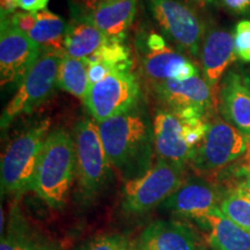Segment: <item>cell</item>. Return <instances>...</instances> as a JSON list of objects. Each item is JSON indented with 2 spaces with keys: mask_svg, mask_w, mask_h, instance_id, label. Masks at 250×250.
<instances>
[{
  "mask_svg": "<svg viewBox=\"0 0 250 250\" xmlns=\"http://www.w3.org/2000/svg\"><path fill=\"white\" fill-rule=\"evenodd\" d=\"M225 7L234 14H250V0H221Z\"/></svg>",
  "mask_w": 250,
  "mask_h": 250,
  "instance_id": "obj_29",
  "label": "cell"
},
{
  "mask_svg": "<svg viewBox=\"0 0 250 250\" xmlns=\"http://www.w3.org/2000/svg\"><path fill=\"white\" fill-rule=\"evenodd\" d=\"M153 88L158 98L174 112L195 110L206 115L214 100L210 83L199 74L183 81L154 83Z\"/></svg>",
  "mask_w": 250,
  "mask_h": 250,
  "instance_id": "obj_12",
  "label": "cell"
},
{
  "mask_svg": "<svg viewBox=\"0 0 250 250\" xmlns=\"http://www.w3.org/2000/svg\"><path fill=\"white\" fill-rule=\"evenodd\" d=\"M145 74L154 83L183 81L199 74L198 67L186 56L175 50L154 30L143 33L138 41Z\"/></svg>",
  "mask_w": 250,
  "mask_h": 250,
  "instance_id": "obj_10",
  "label": "cell"
},
{
  "mask_svg": "<svg viewBox=\"0 0 250 250\" xmlns=\"http://www.w3.org/2000/svg\"><path fill=\"white\" fill-rule=\"evenodd\" d=\"M184 168L160 160L136 179L125 181L122 208L125 213L144 214L169 198L184 180Z\"/></svg>",
  "mask_w": 250,
  "mask_h": 250,
  "instance_id": "obj_4",
  "label": "cell"
},
{
  "mask_svg": "<svg viewBox=\"0 0 250 250\" xmlns=\"http://www.w3.org/2000/svg\"><path fill=\"white\" fill-rule=\"evenodd\" d=\"M221 212L250 233V198L237 191H230L224 196L219 205Z\"/></svg>",
  "mask_w": 250,
  "mask_h": 250,
  "instance_id": "obj_24",
  "label": "cell"
},
{
  "mask_svg": "<svg viewBox=\"0 0 250 250\" xmlns=\"http://www.w3.org/2000/svg\"><path fill=\"white\" fill-rule=\"evenodd\" d=\"M126 243L120 235H103L89 242L83 250H122Z\"/></svg>",
  "mask_w": 250,
  "mask_h": 250,
  "instance_id": "obj_27",
  "label": "cell"
},
{
  "mask_svg": "<svg viewBox=\"0 0 250 250\" xmlns=\"http://www.w3.org/2000/svg\"><path fill=\"white\" fill-rule=\"evenodd\" d=\"M98 125L109 162L125 181L152 167L153 123L144 109L136 107Z\"/></svg>",
  "mask_w": 250,
  "mask_h": 250,
  "instance_id": "obj_1",
  "label": "cell"
},
{
  "mask_svg": "<svg viewBox=\"0 0 250 250\" xmlns=\"http://www.w3.org/2000/svg\"><path fill=\"white\" fill-rule=\"evenodd\" d=\"M73 138L80 188L87 199L93 198L107 184L111 168L96 121L93 118L80 121L76 125Z\"/></svg>",
  "mask_w": 250,
  "mask_h": 250,
  "instance_id": "obj_6",
  "label": "cell"
},
{
  "mask_svg": "<svg viewBox=\"0 0 250 250\" xmlns=\"http://www.w3.org/2000/svg\"><path fill=\"white\" fill-rule=\"evenodd\" d=\"M250 147V138L223 120L210 123L204 140L193 152L190 164L197 171L219 170L239 160Z\"/></svg>",
  "mask_w": 250,
  "mask_h": 250,
  "instance_id": "obj_9",
  "label": "cell"
},
{
  "mask_svg": "<svg viewBox=\"0 0 250 250\" xmlns=\"http://www.w3.org/2000/svg\"><path fill=\"white\" fill-rule=\"evenodd\" d=\"M196 250H208V249H206L205 247H203V246L199 245L198 247H197V249H196Z\"/></svg>",
  "mask_w": 250,
  "mask_h": 250,
  "instance_id": "obj_34",
  "label": "cell"
},
{
  "mask_svg": "<svg viewBox=\"0 0 250 250\" xmlns=\"http://www.w3.org/2000/svg\"><path fill=\"white\" fill-rule=\"evenodd\" d=\"M197 2H204V4H210V2H214L215 0H195Z\"/></svg>",
  "mask_w": 250,
  "mask_h": 250,
  "instance_id": "obj_33",
  "label": "cell"
},
{
  "mask_svg": "<svg viewBox=\"0 0 250 250\" xmlns=\"http://www.w3.org/2000/svg\"><path fill=\"white\" fill-rule=\"evenodd\" d=\"M103 0H76L78 9H79V17L86 18L98 8Z\"/></svg>",
  "mask_w": 250,
  "mask_h": 250,
  "instance_id": "obj_30",
  "label": "cell"
},
{
  "mask_svg": "<svg viewBox=\"0 0 250 250\" xmlns=\"http://www.w3.org/2000/svg\"><path fill=\"white\" fill-rule=\"evenodd\" d=\"M193 220L214 250H250V233L226 217L219 206Z\"/></svg>",
  "mask_w": 250,
  "mask_h": 250,
  "instance_id": "obj_17",
  "label": "cell"
},
{
  "mask_svg": "<svg viewBox=\"0 0 250 250\" xmlns=\"http://www.w3.org/2000/svg\"><path fill=\"white\" fill-rule=\"evenodd\" d=\"M43 49L1 13L0 26V80L1 87L20 83L33 67Z\"/></svg>",
  "mask_w": 250,
  "mask_h": 250,
  "instance_id": "obj_11",
  "label": "cell"
},
{
  "mask_svg": "<svg viewBox=\"0 0 250 250\" xmlns=\"http://www.w3.org/2000/svg\"><path fill=\"white\" fill-rule=\"evenodd\" d=\"M12 22L46 51L65 55V37L68 23L49 9L40 12L9 13Z\"/></svg>",
  "mask_w": 250,
  "mask_h": 250,
  "instance_id": "obj_14",
  "label": "cell"
},
{
  "mask_svg": "<svg viewBox=\"0 0 250 250\" xmlns=\"http://www.w3.org/2000/svg\"><path fill=\"white\" fill-rule=\"evenodd\" d=\"M233 39L237 57L250 62V20H241L236 23Z\"/></svg>",
  "mask_w": 250,
  "mask_h": 250,
  "instance_id": "obj_25",
  "label": "cell"
},
{
  "mask_svg": "<svg viewBox=\"0 0 250 250\" xmlns=\"http://www.w3.org/2000/svg\"><path fill=\"white\" fill-rule=\"evenodd\" d=\"M110 40L87 19L78 17L67 26L65 55L86 62Z\"/></svg>",
  "mask_w": 250,
  "mask_h": 250,
  "instance_id": "obj_21",
  "label": "cell"
},
{
  "mask_svg": "<svg viewBox=\"0 0 250 250\" xmlns=\"http://www.w3.org/2000/svg\"><path fill=\"white\" fill-rule=\"evenodd\" d=\"M224 196L218 188L201 179L186 180L169 198L160 205L171 213L195 219L218 208Z\"/></svg>",
  "mask_w": 250,
  "mask_h": 250,
  "instance_id": "obj_15",
  "label": "cell"
},
{
  "mask_svg": "<svg viewBox=\"0 0 250 250\" xmlns=\"http://www.w3.org/2000/svg\"><path fill=\"white\" fill-rule=\"evenodd\" d=\"M137 12L138 0H103L85 19L109 39L124 41L137 17Z\"/></svg>",
  "mask_w": 250,
  "mask_h": 250,
  "instance_id": "obj_20",
  "label": "cell"
},
{
  "mask_svg": "<svg viewBox=\"0 0 250 250\" xmlns=\"http://www.w3.org/2000/svg\"><path fill=\"white\" fill-rule=\"evenodd\" d=\"M21 250H61V246L52 240L30 235Z\"/></svg>",
  "mask_w": 250,
  "mask_h": 250,
  "instance_id": "obj_28",
  "label": "cell"
},
{
  "mask_svg": "<svg viewBox=\"0 0 250 250\" xmlns=\"http://www.w3.org/2000/svg\"><path fill=\"white\" fill-rule=\"evenodd\" d=\"M236 57L233 34L220 28L206 34L201 51L202 70L204 79L212 88L218 85Z\"/></svg>",
  "mask_w": 250,
  "mask_h": 250,
  "instance_id": "obj_18",
  "label": "cell"
},
{
  "mask_svg": "<svg viewBox=\"0 0 250 250\" xmlns=\"http://www.w3.org/2000/svg\"><path fill=\"white\" fill-rule=\"evenodd\" d=\"M152 123L153 146L158 159L182 168L190 164L193 151L184 138L183 123L179 115L165 109L156 112Z\"/></svg>",
  "mask_w": 250,
  "mask_h": 250,
  "instance_id": "obj_13",
  "label": "cell"
},
{
  "mask_svg": "<svg viewBox=\"0 0 250 250\" xmlns=\"http://www.w3.org/2000/svg\"><path fill=\"white\" fill-rule=\"evenodd\" d=\"M198 237L189 225L174 220H158L140 234L139 250H196Z\"/></svg>",
  "mask_w": 250,
  "mask_h": 250,
  "instance_id": "obj_16",
  "label": "cell"
},
{
  "mask_svg": "<svg viewBox=\"0 0 250 250\" xmlns=\"http://www.w3.org/2000/svg\"><path fill=\"white\" fill-rule=\"evenodd\" d=\"M241 177L242 179L240 180L239 183H237L234 191L242 193V195H245L250 198V169L245 168V169L242 170Z\"/></svg>",
  "mask_w": 250,
  "mask_h": 250,
  "instance_id": "obj_31",
  "label": "cell"
},
{
  "mask_svg": "<svg viewBox=\"0 0 250 250\" xmlns=\"http://www.w3.org/2000/svg\"><path fill=\"white\" fill-rule=\"evenodd\" d=\"M62 56L43 50L42 55L19 83L17 93L2 111L0 118L2 130L7 129L20 115L33 111L37 105L48 100L56 86H58V70Z\"/></svg>",
  "mask_w": 250,
  "mask_h": 250,
  "instance_id": "obj_5",
  "label": "cell"
},
{
  "mask_svg": "<svg viewBox=\"0 0 250 250\" xmlns=\"http://www.w3.org/2000/svg\"><path fill=\"white\" fill-rule=\"evenodd\" d=\"M140 87L131 70L116 71L99 83L90 85L83 100L96 123L118 116L138 107Z\"/></svg>",
  "mask_w": 250,
  "mask_h": 250,
  "instance_id": "obj_7",
  "label": "cell"
},
{
  "mask_svg": "<svg viewBox=\"0 0 250 250\" xmlns=\"http://www.w3.org/2000/svg\"><path fill=\"white\" fill-rule=\"evenodd\" d=\"M50 0H1V13H14L20 8L24 12H40L46 9Z\"/></svg>",
  "mask_w": 250,
  "mask_h": 250,
  "instance_id": "obj_26",
  "label": "cell"
},
{
  "mask_svg": "<svg viewBox=\"0 0 250 250\" xmlns=\"http://www.w3.org/2000/svg\"><path fill=\"white\" fill-rule=\"evenodd\" d=\"M122 250H139V249L137 248V246H131L130 243H126Z\"/></svg>",
  "mask_w": 250,
  "mask_h": 250,
  "instance_id": "obj_32",
  "label": "cell"
},
{
  "mask_svg": "<svg viewBox=\"0 0 250 250\" xmlns=\"http://www.w3.org/2000/svg\"><path fill=\"white\" fill-rule=\"evenodd\" d=\"M76 175L73 136L62 129L51 131L41 153L31 190L50 208H62L66 204Z\"/></svg>",
  "mask_w": 250,
  "mask_h": 250,
  "instance_id": "obj_2",
  "label": "cell"
},
{
  "mask_svg": "<svg viewBox=\"0 0 250 250\" xmlns=\"http://www.w3.org/2000/svg\"><path fill=\"white\" fill-rule=\"evenodd\" d=\"M57 85L64 92L83 101L90 88L88 64L83 59L62 56L59 64Z\"/></svg>",
  "mask_w": 250,
  "mask_h": 250,
  "instance_id": "obj_22",
  "label": "cell"
},
{
  "mask_svg": "<svg viewBox=\"0 0 250 250\" xmlns=\"http://www.w3.org/2000/svg\"><path fill=\"white\" fill-rule=\"evenodd\" d=\"M30 235L27 221L24 220L18 205H14L12 208L5 235H1L0 250H21Z\"/></svg>",
  "mask_w": 250,
  "mask_h": 250,
  "instance_id": "obj_23",
  "label": "cell"
},
{
  "mask_svg": "<svg viewBox=\"0 0 250 250\" xmlns=\"http://www.w3.org/2000/svg\"><path fill=\"white\" fill-rule=\"evenodd\" d=\"M220 107L224 117L250 138V87L247 77L230 72L223 81Z\"/></svg>",
  "mask_w": 250,
  "mask_h": 250,
  "instance_id": "obj_19",
  "label": "cell"
},
{
  "mask_svg": "<svg viewBox=\"0 0 250 250\" xmlns=\"http://www.w3.org/2000/svg\"><path fill=\"white\" fill-rule=\"evenodd\" d=\"M247 80H248V83H249V87H250V78H247Z\"/></svg>",
  "mask_w": 250,
  "mask_h": 250,
  "instance_id": "obj_35",
  "label": "cell"
},
{
  "mask_svg": "<svg viewBox=\"0 0 250 250\" xmlns=\"http://www.w3.org/2000/svg\"><path fill=\"white\" fill-rule=\"evenodd\" d=\"M49 130L50 121H42L7 146L1 158L2 195H22L31 189Z\"/></svg>",
  "mask_w": 250,
  "mask_h": 250,
  "instance_id": "obj_3",
  "label": "cell"
},
{
  "mask_svg": "<svg viewBox=\"0 0 250 250\" xmlns=\"http://www.w3.org/2000/svg\"><path fill=\"white\" fill-rule=\"evenodd\" d=\"M148 8L162 31L193 57L202 51L205 26L196 9L183 0H147Z\"/></svg>",
  "mask_w": 250,
  "mask_h": 250,
  "instance_id": "obj_8",
  "label": "cell"
}]
</instances>
